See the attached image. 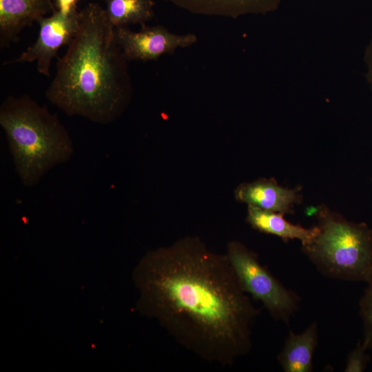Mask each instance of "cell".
<instances>
[{
  "label": "cell",
  "mask_w": 372,
  "mask_h": 372,
  "mask_svg": "<svg viewBox=\"0 0 372 372\" xmlns=\"http://www.w3.org/2000/svg\"><path fill=\"white\" fill-rule=\"evenodd\" d=\"M132 280L138 292L136 310L201 359L225 367L250 352L259 310L226 254L186 236L145 254Z\"/></svg>",
  "instance_id": "6da1fadb"
},
{
  "label": "cell",
  "mask_w": 372,
  "mask_h": 372,
  "mask_svg": "<svg viewBox=\"0 0 372 372\" xmlns=\"http://www.w3.org/2000/svg\"><path fill=\"white\" fill-rule=\"evenodd\" d=\"M78 31L45 91L48 101L68 116L110 124L125 112L132 94L127 61L105 8L89 3L79 11Z\"/></svg>",
  "instance_id": "7a4b0ae2"
},
{
  "label": "cell",
  "mask_w": 372,
  "mask_h": 372,
  "mask_svg": "<svg viewBox=\"0 0 372 372\" xmlns=\"http://www.w3.org/2000/svg\"><path fill=\"white\" fill-rule=\"evenodd\" d=\"M0 125L15 171L25 187L38 184L74 153L72 140L57 115L27 94L5 99L0 106Z\"/></svg>",
  "instance_id": "3957f363"
},
{
  "label": "cell",
  "mask_w": 372,
  "mask_h": 372,
  "mask_svg": "<svg viewBox=\"0 0 372 372\" xmlns=\"http://www.w3.org/2000/svg\"><path fill=\"white\" fill-rule=\"evenodd\" d=\"M314 215L318 232L302 251L325 276L366 282L372 273V229L325 205L316 208Z\"/></svg>",
  "instance_id": "277c9868"
},
{
  "label": "cell",
  "mask_w": 372,
  "mask_h": 372,
  "mask_svg": "<svg viewBox=\"0 0 372 372\" xmlns=\"http://www.w3.org/2000/svg\"><path fill=\"white\" fill-rule=\"evenodd\" d=\"M226 255L243 291L260 302L276 320L288 322L299 308L298 295L287 289L259 261L257 254L237 240Z\"/></svg>",
  "instance_id": "5b68a950"
},
{
  "label": "cell",
  "mask_w": 372,
  "mask_h": 372,
  "mask_svg": "<svg viewBox=\"0 0 372 372\" xmlns=\"http://www.w3.org/2000/svg\"><path fill=\"white\" fill-rule=\"evenodd\" d=\"M79 11L65 14L56 10L49 17L40 18L37 23L39 32L36 41L19 56L3 63V65L36 61L38 72L50 77V65L57 57L60 48L69 45L79 27Z\"/></svg>",
  "instance_id": "8992f818"
},
{
  "label": "cell",
  "mask_w": 372,
  "mask_h": 372,
  "mask_svg": "<svg viewBox=\"0 0 372 372\" xmlns=\"http://www.w3.org/2000/svg\"><path fill=\"white\" fill-rule=\"evenodd\" d=\"M114 28L116 41L127 61H155L178 48L191 46L198 40L194 34H174L161 25L145 24L138 32L127 26Z\"/></svg>",
  "instance_id": "52a82bcc"
},
{
  "label": "cell",
  "mask_w": 372,
  "mask_h": 372,
  "mask_svg": "<svg viewBox=\"0 0 372 372\" xmlns=\"http://www.w3.org/2000/svg\"><path fill=\"white\" fill-rule=\"evenodd\" d=\"M234 194L240 203L284 215L293 213L294 205L302 200L298 188L283 187L273 178L243 183L236 187Z\"/></svg>",
  "instance_id": "ba28073f"
},
{
  "label": "cell",
  "mask_w": 372,
  "mask_h": 372,
  "mask_svg": "<svg viewBox=\"0 0 372 372\" xmlns=\"http://www.w3.org/2000/svg\"><path fill=\"white\" fill-rule=\"evenodd\" d=\"M56 10L52 0H0V48L10 47L23 28Z\"/></svg>",
  "instance_id": "9c48e42d"
},
{
  "label": "cell",
  "mask_w": 372,
  "mask_h": 372,
  "mask_svg": "<svg viewBox=\"0 0 372 372\" xmlns=\"http://www.w3.org/2000/svg\"><path fill=\"white\" fill-rule=\"evenodd\" d=\"M192 13L237 18L275 11L282 0H166Z\"/></svg>",
  "instance_id": "30bf717a"
},
{
  "label": "cell",
  "mask_w": 372,
  "mask_h": 372,
  "mask_svg": "<svg viewBox=\"0 0 372 372\" xmlns=\"http://www.w3.org/2000/svg\"><path fill=\"white\" fill-rule=\"evenodd\" d=\"M318 343V326L312 323L300 333L290 331L278 360L285 372H311Z\"/></svg>",
  "instance_id": "8fae6325"
},
{
  "label": "cell",
  "mask_w": 372,
  "mask_h": 372,
  "mask_svg": "<svg viewBox=\"0 0 372 372\" xmlns=\"http://www.w3.org/2000/svg\"><path fill=\"white\" fill-rule=\"evenodd\" d=\"M247 222L254 229L276 236L285 241L298 239L302 245L309 242L318 232L317 225L304 228L288 222L284 214L248 205Z\"/></svg>",
  "instance_id": "7c38bea8"
},
{
  "label": "cell",
  "mask_w": 372,
  "mask_h": 372,
  "mask_svg": "<svg viewBox=\"0 0 372 372\" xmlns=\"http://www.w3.org/2000/svg\"><path fill=\"white\" fill-rule=\"evenodd\" d=\"M107 17L114 28L146 24L154 17L153 0H103Z\"/></svg>",
  "instance_id": "4fadbf2b"
},
{
  "label": "cell",
  "mask_w": 372,
  "mask_h": 372,
  "mask_svg": "<svg viewBox=\"0 0 372 372\" xmlns=\"http://www.w3.org/2000/svg\"><path fill=\"white\" fill-rule=\"evenodd\" d=\"M360 302V315L363 324V340L368 349L372 350V273L366 281Z\"/></svg>",
  "instance_id": "5bb4252c"
},
{
  "label": "cell",
  "mask_w": 372,
  "mask_h": 372,
  "mask_svg": "<svg viewBox=\"0 0 372 372\" xmlns=\"http://www.w3.org/2000/svg\"><path fill=\"white\" fill-rule=\"evenodd\" d=\"M367 349L368 348L363 341L359 342L356 347L349 353L344 371H364L370 360V356L366 353Z\"/></svg>",
  "instance_id": "9a60e30c"
},
{
  "label": "cell",
  "mask_w": 372,
  "mask_h": 372,
  "mask_svg": "<svg viewBox=\"0 0 372 372\" xmlns=\"http://www.w3.org/2000/svg\"><path fill=\"white\" fill-rule=\"evenodd\" d=\"M364 60L366 67V79L372 90V37L365 50Z\"/></svg>",
  "instance_id": "2e32d148"
},
{
  "label": "cell",
  "mask_w": 372,
  "mask_h": 372,
  "mask_svg": "<svg viewBox=\"0 0 372 372\" xmlns=\"http://www.w3.org/2000/svg\"><path fill=\"white\" fill-rule=\"evenodd\" d=\"M79 0H54L56 9L65 14H69L77 10L76 3Z\"/></svg>",
  "instance_id": "e0dca14e"
}]
</instances>
